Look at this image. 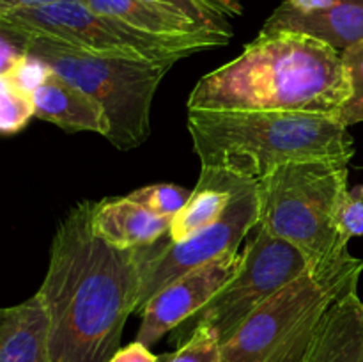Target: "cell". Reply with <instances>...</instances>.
<instances>
[{
	"label": "cell",
	"instance_id": "obj_13",
	"mask_svg": "<svg viewBox=\"0 0 363 362\" xmlns=\"http://www.w3.org/2000/svg\"><path fill=\"white\" fill-rule=\"evenodd\" d=\"M170 224V216L158 215L145 206L131 201L128 195L96 202L92 215L96 233L106 243L121 251L155 243L169 233Z\"/></svg>",
	"mask_w": 363,
	"mask_h": 362
},
{
	"label": "cell",
	"instance_id": "obj_19",
	"mask_svg": "<svg viewBox=\"0 0 363 362\" xmlns=\"http://www.w3.org/2000/svg\"><path fill=\"white\" fill-rule=\"evenodd\" d=\"M340 57L350 80V98L344 103L339 119L350 128L363 123V41L344 50Z\"/></svg>",
	"mask_w": 363,
	"mask_h": 362
},
{
	"label": "cell",
	"instance_id": "obj_15",
	"mask_svg": "<svg viewBox=\"0 0 363 362\" xmlns=\"http://www.w3.org/2000/svg\"><path fill=\"white\" fill-rule=\"evenodd\" d=\"M247 177L236 176L222 169L202 167L197 187L191 190L190 199L172 219L169 238L172 241L186 240L191 234L213 226L223 215L230 199Z\"/></svg>",
	"mask_w": 363,
	"mask_h": 362
},
{
	"label": "cell",
	"instance_id": "obj_25",
	"mask_svg": "<svg viewBox=\"0 0 363 362\" xmlns=\"http://www.w3.org/2000/svg\"><path fill=\"white\" fill-rule=\"evenodd\" d=\"M23 55L21 35L0 27V78L6 77Z\"/></svg>",
	"mask_w": 363,
	"mask_h": 362
},
{
	"label": "cell",
	"instance_id": "obj_6",
	"mask_svg": "<svg viewBox=\"0 0 363 362\" xmlns=\"http://www.w3.org/2000/svg\"><path fill=\"white\" fill-rule=\"evenodd\" d=\"M0 27L20 35L50 38L99 55L155 62H177L194 53L225 46L229 35L202 31L197 34L162 35L137 31L105 16L82 0H59L0 16Z\"/></svg>",
	"mask_w": 363,
	"mask_h": 362
},
{
	"label": "cell",
	"instance_id": "obj_29",
	"mask_svg": "<svg viewBox=\"0 0 363 362\" xmlns=\"http://www.w3.org/2000/svg\"><path fill=\"white\" fill-rule=\"evenodd\" d=\"M289 4H293L298 9H315V7L328 6L332 0H287Z\"/></svg>",
	"mask_w": 363,
	"mask_h": 362
},
{
	"label": "cell",
	"instance_id": "obj_4",
	"mask_svg": "<svg viewBox=\"0 0 363 362\" xmlns=\"http://www.w3.org/2000/svg\"><path fill=\"white\" fill-rule=\"evenodd\" d=\"M347 190V165L294 162L257 181L259 224L305 256L314 277L342 293L358 290L363 261L347 251L337 206Z\"/></svg>",
	"mask_w": 363,
	"mask_h": 362
},
{
	"label": "cell",
	"instance_id": "obj_8",
	"mask_svg": "<svg viewBox=\"0 0 363 362\" xmlns=\"http://www.w3.org/2000/svg\"><path fill=\"white\" fill-rule=\"evenodd\" d=\"M247 238L236 275L197 314L170 332L176 346L195 330L215 334L223 346L255 309L308 270L307 259L296 247L269 234L261 224Z\"/></svg>",
	"mask_w": 363,
	"mask_h": 362
},
{
	"label": "cell",
	"instance_id": "obj_2",
	"mask_svg": "<svg viewBox=\"0 0 363 362\" xmlns=\"http://www.w3.org/2000/svg\"><path fill=\"white\" fill-rule=\"evenodd\" d=\"M350 98L342 57L294 32H259L230 62L197 82L188 110H291L339 117Z\"/></svg>",
	"mask_w": 363,
	"mask_h": 362
},
{
	"label": "cell",
	"instance_id": "obj_7",
	"mask_svg": "<svg viewBox=\"0 0 363 362\" xmlns=\"http://www.w3.org/2000/svg\"><path fill=\"white\" fill-rule=\"evenodd\" d=\"M344 295L305 270L245 319L222 346L223 362H303L326 311Z\"/></svg>",
	"mask_w": 363,
	"mask_h": 362
},
{
	"label": "cell",
	"instance_id": "obj_24",
	"mask_svg": "<svg viewBox=\"0 0 363 362\" xmlns=\"http://www.w3.org/2000/svg\"><path fill=\"white\" fill-rule=\"evenodd\" d=\"M48 75H50V67L46 66L43 60L25 53V55L14 64L13 70L2 78H6V80H9L11 84L23 89V91L32 92L43 80H45L46 77H48Z\"/></svg>",
	"mask_w": 363,
	"mask_h": 362
},
{
	"label": "cell",
	"instance_id": "obj_18",
	"mask_svg": "<svg viewBox=\"0 0 363 362\" xmlns=\"http://www.w3.org/2000/svg\"><path fill=\"white\" fill-rule=\"evenodd\" d=\"M34 114L30 92L0 78V135H14L23 130Z\"/></svg>",
	"mask_w": 363,
	"mask_h": 362
},
{
	"label": "cell",
	"instance_id": "obj_21",
	"mask_svg": "<svg viewBox=\"0 0 363 362\" xmlns=\"http://www.w3.org/2000/svg\"><path fill=\"white\" fill-rule=\"evenodd\" d=\"M160 362H223L222 343L208 330H195L176 350L160 355Z\"/></svg>",
	"mask_w": 363,
	"mask_h": 362
},
{
	"label": "cell",
	"instance_id": "obj_26",
	"mask_svg": "<svg viewBox=\"0 0 363 362\" xmlns=\"http://www.w3.org/2000/svg\"><path fill=\"white\" fill-rule=\"evenodd\" d=\"M108 362H160V355H155L149 346L142 344L140 341L121 346Z\"/></svg>",
	"mask_w": 363,
	"mask_h": 362
},
{
	"label": "cell",
	"instance_id": "obj_5",
	"mask_svg": "<svg viewBox=\"0 0 363 362\" xmlns=\"http://www.w3.org/2000/svg\"><path fill=\"white\" fill-rule=\"evenodd\" d=\"M23 50L91 96L108 119L110 144L130 151L151 133V109L160 84L176 62L99 55L39 35H21Z\"/></svg>",
	"mask_w": 363,
	"mask_h": 362
},
{
	"label": "cell",
	"instance_id": "obj_10",
	"mask_svg": "<svg viewBox=\"0 0 363 362\" xmlns=\"http://www.w3.org/2000/svg\"><path fill=\"white\" fill-rule=\"evenodd\" d=\"M241 265V252H229L160 290L140 311L142 323L137 341L151 348L163 336L197 314L234 275Z\"/></svg>",
	"mask_w": 363,
	"mask_h": 362
},
{
	"label": "cell",
	"instance_id": "obj_17",
	"mask_svg": "<svg viewBox=\"0 0 363 362\" xmlns=\"http://www.w3.org/2000/svg\"><path fill=\"white\" fill-rule=\"evenodd\" d=\"M92 11L116 18L137 31L162 35L197 34L204 28L177 11L149 0H82Z\"/></svg>",
	"mask_w": 363,
	"mask_h": 362
},
{
	"label": "cell",
	"instance_id": "obj_9",
	"mask_svg": "<svg viewBox=\"0 0 363 362\" xmlns=\"http://www.w3.org/2000/svg\"><path fill=\"white\" fill-rule=\"evenodd\" d=\"M257 224V181L247 180L213 226L191 234L186 240L172 241L167 233L155 243L135 248L140 266V290L135 312L140 314L144 305L177 277L220 256L240 251L241 241Z\"/></svg>",
	"mask_w": 363,
	"mask_h": 362
},
{
	"label": "cell",
	"instance_id": "obj_28",
	"mask_svg": "<svg viewBox=\"0 0 363 362\" xmlns=\"http://www.w3.org/2000/svg\"><path fill=\"white\" fill-rule=\"evenodd\" d=\"M204 2H208L209 6L218 9L225 16H240V14H243V6L240 4V0H204Z\"/></svg>",
	"mask_w": 363,
	"mask_h": 362
},
{
	"label": "cell",
	"instance_id": "obj_23",
	"mask_svg": "<svg viewBox=\"0 0 363 362\" xmlns=\"http://www.w3.org/2000/svg\"><path fill=\"white\" fill-rule=\"evenodd\" d=\"M337 226L347 241L354 236H363V185H357L340 197L337 206Z\"/></svg>",
	"mask_w": 363,
	"mask_h": 362
},
{
	"label": "cell",
	"instance_id": "obj_1",
	"mask_svg": "<svg viewBox=\"0 0 363 362\" xmlns=\"http://www.w3.org/2000/svg\"><path fill=\"white\" fill-rule=\"evenodd\" d=\"M96 202H78L60 220L38 297L48 316L50 362H108L137 307L140 266L94 231Z\"/></svg>",
	"mask_w": 363,
	"mask_h": 362
},
{
	"label": "cell",
	"instance_id": "obj_11",
	"mask_svg": "<svg viewBox=\"0 0 363 362\" xmlns=\"http://www.w3.org/2000/svg\"><path fill=\"white\" fill-rule=\"evenodd\" d=\"M261 32H294L308 35L335 52L363 41V0H332L315 9H298L284 0L264 21Z\"/></svg>",
	"mask_w": 363,
	"mask_h": 362
},
{
	"label": "cell",
	"instance_id": "obj_16",
	"mask_svg": "<svg viewBox=\"0 0 363 362\" xmlns=\"http://www.w3.org/2000/svg\"><path fill=\"white\" fill-rule=\"evenodd\" d=\"M0 362H50L48 316L38 295L9 309L0 329Z\"/></svg>",
	"mask_w": 363,
	"mask_h": 362
},
{
	"label": "cell",
	"instance_id": "obj_30",
	"mask_svg": "<svg viewBox=\"0 0 363 362\" xmlns=\"http://www.w3.org/2000/svg\"><path fill=\"white\" fill-rule=\"evenodd\" d=\"M9 309L11 307H0V329H2L4 322H6L7 316H9Z\"/></svg>",
	"mask_w": 363,
	"mask_h": 362
},
{
	"label": "cell",
	"instance_id": "obj_22",
	"mask_svg": "<svg viewBox=\"0 0 363 362\" xmlns=\"http://www.w3.org/2000/svg\"><path fill=\"white\" fill-rule=\"evenodd\" d=\"M149 2L160 4V6H165L169 9L184 14L204 31L233 38V27H230L225 14L220 13L218 9L209 6L204 0H149Z\"/></svg>",
	"mask_w": 363,
	"mask_h": 362
},
{
	"label": "cell",
	"instance_id": "obj_12",
	"mask_svg": "<svg viewBox=\"0 0 363 362\" xmlns=\"http://www.w3.org/2000/svg\"><path fill=\"white\" fill-rule=\"evenodd\" d=\"M30 96L35 117L55 124L67 133L94 131L103 137L108 135V119L101 105L52 70Z\"/></svg>",
	"mask_w": 363,
	"mask_h": 362
},
{
	"label": "cell",
	"instance_id": "obj_20",
	"mask_svg": "<svg viewBox=\"0 0 363 362\" xmlns=\"http://www.w3.org/2000/svg\"><path fill=\"white\" fill-rule=\"evenodd\" d=\"M191 190L179 187V185L172 183H156L149 185V187L138 188V190L128 194L131 201L138 202V204L145 206L151 212L158 213L162 216H174L183 209L190 199Z\"/></svg>",
	"mask_w": 363,
	"mask_h": 362
},
{
	"label": "cell",
	"instance_id": "obj_27",
	"mask_svg": "<svg viewBox=\"0 0 363 362\" xmlns=\"http://www.w3.org/2000/svg\"><path fill=\"white\" fill-rule=\"evenodd\" d=\"M59 2V0H0V16L13 11L27 9V7H38L46 6V4Z\"/></svg>",
	"mask_w": 363,
	"mask_h": 362
},
{
	"label": "cell",
	"instance_id": "obj_14",
	"mask_svg": "<svg viewBox=\"0 0 363 362\" xmlns=\"http://www.w3.org/2000/svg\"><path fill=\"white\" fill-rule=\"evenodd\" d=\"M303 362H363V300L358 290L326 311Z\"/></svg>",
	"mask_w": 363,
	"mask_h": 362
},
{
	"label": "cell",
	"instance_id": "obj_3",
	"mask_svg": "<svg viewBox=\"0 0 363 362\" xmlns=\"http://www.w3.org/2000/svg\"><path fill=\"white\" fill-rule=\"evenodd\" d=\"M202 167L259 181L294 162L350 165L354 141L337 116L291 110H188Z\"/></svg>",
	"mask_w": 363,
	"mask_h": 362
}]
</instances>
